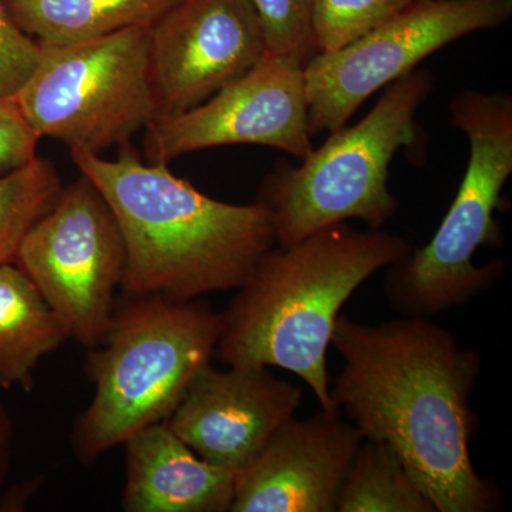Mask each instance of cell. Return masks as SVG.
Listing matches in <instances>:
<instances>
[{"mask_svg": "<svg viewBox=\"0 0 512 512\" xmlns=\"http://www.w3.org/2000/svg\"><path fill=\"white\" fill-rule=\"evenodd\" d=\"M340 413L292 417L235 478L231 512H336L363 441Z\"/></svg>", "mask_w": 512, "mask_h": 512, "instance_id": "cell-13", "label": "cell"}, {"mask_svg": "<svg viewBox=\"0 0 512 512\" xmlns=\"http://www.w3.org/2000/svg\"><path fill=\"white\" fill-rule=\"evenodd\" d=\"M39 56V43L13 23L0 0V96H16L35 70Z\"/></svg>", "mask_w": 512, "mask_h": 512, "instance_id": "cell-21", "label": "cell"}, {"mask_svg": "<svg viewBox=\"0 0 512 512\" xmlns=\"http://www.w3.org/2000/svg\"><path fill=\"white\" fill-rule=\"evenodd\" d=\"M264 146L303 160L311 154L305 64L268 55L200 106L173 117L154 119L146 128L148 163L207 148Z\"/></svg>", "mask_w": 512, "mask_h": 512, "instance_id": "cell-10", "label": "cell"}, {"mask_svg": "<svg viewBox=\"0 0 512 512\" xmlns=\"http://www.w3.org/2000/svg\"><path fill=\"white\" fill-rule=\"evenodd\" d=\"M72 160L109 202L126 247L123 295L195 301L238 289L274 248L269 215L254 204L215 200L167 163L141 160L131 144L119 156L72 150Z\"/></svg>", "mask_w": 512, "mask_h": 512, "instance_id": "cell-2", "label": "cell"}, {"mask_svg": "<svg viewBox=\"0 0 512 512\" xmlns=\"http://www.w3.org/2000/svg\"><path fill=\"white\" fill-rule=\"evenodd\" d=\"M67 339L29 276L16 264L0 265V387L30 392L37 363Z\"/></svg>", "mask_w": 512, "mask_h": 512, "instance_id": "cell-15", "label": "cell"}, {"mask_svg": "<svg viewBox=\"0 0 512 512\" xmlns=\"http://www.w3.org/2000/svg\"><path fill=\"white\" fill-rule=\"evenodd\" d=\"M336 512L437 511L389 444L363 439L340 490Z\"/></svg>", "mask_w": 512, "mask_h": 512, "instance_id": "cell-17", "label": "cell"}, {"mask_svg": "<svg viewBox=\"0 0 512 512\" xmlns=\"http://www.w3.org/2000/svg\"><path fill=\"white\" fill-rule=\"evenodd\" d=\"M343 366L330 396L365 440L383 441L437 512L500 510L497 485L470 456L478 426L471 394L480 353L431 318L379 323L340 315L332 343Z\"/></svg>", "mask_w": 512, "mask_h": 512, "instance_id": "cell-1", "label": "cell"}, {"mask_svg": "<svg viewBox=\"0 0 512 512\" xmlns=\"http://www.w3.org/2000/svg\"><path fill=\"white\" fill-rule=\"evenodd\" d=\"M302 397L301 387L269 367L207 365L167 423L202 460L238 474L295 417Z\"/></svg>", "mask_w": 512, "mask_h": 512, "instance_id": "cell-12", "label": "cell"}, {"mask_svg": "<svg viewBox=\"0 0 512 512\" xmlns=\"http://www.w3.org/2000/svg\"><path fill=\"white\" fill-rule=\"evenodd\" d=\"M450 123L470 146L466 174L429 244L387 268L383 291L400 316L431 318L466 305L497 284L507 264L478 266V249L501 242L495 211L512 174V97L464 90L450 101Z\"/></svg>", "mask_w": 512, "mask_h": 512, "instance_id": "cell-6", "label": "cell"}, {"mask_svg": "<svg viewBox=\"0 0 512 512\" xmlns=\"http://www.w3.org/2000/svg\"><path fill=\"white\" fill-rule=\"evenodd\" d=\"M126 512H227L237 474L202 460L168 426L150 424L124 441Z\"/></svg>", "mask_w": 512, "mask_h": 512, "instance_id": "cell-14", "label": "cell"}, {"mask_svg": "<svg viewBox=\"0 0 512 512\" xmlns=\"http://www.w3.org/2000/svg\"><path fill=\"white\" fill-rule=\"evenodd\" d=\"M413 0H312V35L319 53L336 52L372 32Z\"/></svg>", "mask_w": 512, "mask_h": 512, "instance_id": "cell-19", "label": "cell"}, {"mask_svg": "<svg viewBox=\"0 0 512 512\" xmlns=\"http://www.w3.org/2000/svg\"><path fill=\"white\" fill-rule=\"evenodd\" d=\"M412 251L400 235L346 222L271 248L221 313L218 357L228 366L281 367L328 413V349L343 305L367 279ZM342 414V413H340Z\"/></svg>", "mask_w": 512, "mask_h": 512, "instance_id": "cell-3", "label": "cell"}, {"mask_svg": "<svg viewBox=\"0 0 512 512\" xmlns=\"http://www.w3.org/2000/svg\"><path fill=\"white\" fill-rule=\"evenodd\" d=\"M40 138L15 97L0 96V178L32 163Z\"/></svg>", "mask_w": 512, "mask_h": 512, "instance_id": "cell-22", "label": "cell"}, {"mask_svg": "<svg viewBox=\"0 0 512 512\" xmlns=\"http://www.w3.org/2000/svg\"><path fill=\"white\" fill-rule=\"evenodd\" d=\"M254 8L268 55L308 64L318 55L312 35V0H248Z\"/></svg>", "mask_w": 512, "mask_h": 512, "instance_id": "cell-20", "label": "cell"}, {"mask_svg": "<svg viewBox=\"0 0 512 512\" xmlns=\"http://www.w3.org/2000/svg\"><path fill=\"white\" fill-rule=\"evenodd\" d=\"M16 265L29 276L62 322L69 339L86 349L109 329L126 247L109 202L80 174L23 239Z\"/></svg>", "mask_w": 512, "mask_h": 512, "instance_id": "cell-8", "label": "cell"}, {"mask_svg": "<svg viewBox=\"0 0 512 512\" xmlns=\"http://www.w3.org/2000/svg\"><path fill=\"white\" fill-rule=\"evenodd\" d=\"M16 93L37 133L100 154L130 144L156 119L148 79V25L83 42L42 45Z\"/></svg>", "mask_w": 512, "mask_h": 512, "instance_id": "cell-7", "label": "cell"}, {"mask_svg": "<svg viewBox=\"0 0 512 512\" xmlns=\"http://www.w3.org/2000/svg\"><path fill=\"white\" fill-rule=\"evenodd\" d=\"M178 0H3L10 19L42 45H66L150 25Z\"/></svg>", "mask_w": 512, "mask_h": 512, "instance_id": "cell-16", "label": "cell"}, {"mask_svg": "<svg viewBox=\"0 0 512 512\" xmlns=\"http://www.w3.org/2000/svg\"><path fill=\"white\" fill-rule=\"evenodd\" d=\"M512 0H413L379 28L305 66L312 137L346 126L369 97L471 33L501 28Z\"/></svg>", "mask_w": 512, "mask_h": 512, "instance_id": "cell-9", "label": "cell"}, {"mask_svg": "<svg viewBox=\"0 0 512 512\" xmlns=\"http://www.w3.org/2000/svg\"><path fill=\"white\" fill-rule=\"evenodd\" d=\"M62 191L55 165L42 157L0 178V265L15 264L23 239Z\"/></svg>", "mask_w": 512, "mask_h": 512, "instance_id": "cell-18", "label": "cell"}, {"mask_svg": "<svg viewBox=\"0 0 512 512\" xmlns=\"http://www.w3.org/2000/svg\"><path fill=\"white\" fill-rule=\"evenodd\" d=\"M431 90V73L413 70L387 86L365 119L329 133L301 165H276L255 201L269 215L275 244L289 247L349 220L372 229L392 220L399 202L389 190L390 164L402 148L416 160L423 154L416 116Z\"/></svg>", "mask_w": 512, "mask_h": 512, "instance_id": "cell-5", "label": "cell"}, {"mask_svg": "<svg viewBox=\"0 0 512 512\" xmlns=\"http://www.w3.org/2000/svg\"><path fill=\"white\" fill-rule=\"evenodd\" d=\"M13 453V426L5 406L0 403V511H2L3 488L8 480Z\"/></svg>", "mask_w": 512, "mask_h": 512, "instance_id": "cell-23", "label": "cell"}, {"mask_svg": "<svg viewBox=\"0 0 512 512\" xmlns=\"http://www.w3.org/2000/svg\"><path fill=\"white\" fill-rule=\"evenodd\" d=\"M266 53L248 0H178L148 25V79L156 119L200 106Z\"/></svg>", "mask_w": 512, "mask_h": 512, "instance_id": "cell-11", "label": "cell"}, {"mask_svg": "<svg viewBox=\"0 0 512 512\" xmlns=\"http://www.w3.org/2000/svg\"><path fill=\"white\" fill-rule=\"evenodd\" d=\"M221 326V313L197 299L123 295L103 342L87 353L96 390L74 421L77 461L90 466L136 431L168 420L192 379L210 365Z\"/></svg>", "mask_w": 512, "mask_h": 512, "instance_id": "cell-4", "label": "cell"}]
</instances>
